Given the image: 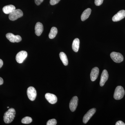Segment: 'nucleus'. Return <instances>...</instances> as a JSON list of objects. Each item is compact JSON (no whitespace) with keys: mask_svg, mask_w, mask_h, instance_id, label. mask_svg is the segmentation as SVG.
Listing matches in <instances>:
<instances>
[{"mask_svg":"<svg viewBox=\"0 0 125 125\" xmlns=\"http://www.w3.org/2000/svg\"><path fill=\"white\" fill-rule=\"evenodd\" d=\"M15 111L14 108H10L4 114L3 118L5 123L9 124L12 122L15 118Z\"/></svg>","mask_w":125,"mask_h":125,"instance_id":"1","label":"nucleus"},{"mask_svg":"<svg viewBox=\"0 0 125 125\" xmlns=\"http://www.w3.org/2000/svg\"><path fill=\"white\" fill-rule=\"evenodd\" d=\"M125 94V91L123 87L121 86L116 87L115 89L114 98L116 100H120L123 97Z\"/></svg>","mask_w":125,"mask_h":125,"instance_id":"2","label":"nucleus"},{"mask_svg":"<svg viewBox=\"0 0 125 125\" xmlns=\"http://www.w3.org/2000/svg\"><path fill=\"white\" fill-rule=\"evenodd\" d=\"M23 16L22 11L20 9H15L10 14L9 19L10 20L14 21L21 18Z\"/></svg>","mask_w":125,"mask_h":125,"instance_id":"3","label":"nucleus"},{"mask_svg":"<svg viewBox=\"0 0 125 125\" xmlns=\"http://www.w3.org/2000/svg\"><path fill=\"white\" fill-rule=\"evenodd\" d=\"M110 56L112 60L116 63H120L124 60L123 55L119 52H113L110 54Z\"/></svg>","mask_w":125,"mask_h":125,"instance_id":"4","label":"nucleus"},{"mask_svg":"<svg viewBox=\"0 0 125 125\" xmlns=\"http://www.w3.org/2000/svg\"><path fill=\"white\" fill-rule=\"evenodd\" d=\"M27 94L30 101H33L35 100L37 96V92L34 88L33 87H29L27 89Z\"/></svg>","mask_w":125,"mask_h":125,"instance_id":"5","label":"nucleus"},{"mask_svg":"<svg viewBox=\"0 0 125 125\" xmlns=\"http://www.w3.org/2000/svg\"><path fill=\"white\" fill-rule=\"evenodd\" d=\"M28 56L27 52L25 51H21L18 52L16 56V60L17 62L19 63H22L25 60Z\"/></svg>","mask_w":125,"mask_h":125,"instance_id":"6","label":"nucleus"},{"mask_svg":"<svg viewBox=\"0 0 125 125\" xmlns=\"http://www.w3.org/2000/svg\"><path fill=\"white\" fill-rule=\"evenodd\" d=\"M6 37L11 42H19L22 40V38L19 35L15 36L13 33H7L6 34Z\"/></svg>","mask_w":125,"mask_h":125,"instance_id":"7","label":"nucleus"},{"mask_svg":"<svg viewBox=\"0 0 125 125\" xmlns=\"http://www.w3.org/2000/svg\"><path fill=\"white\" fill-rule=\"evenodd\" d=\"M96 109L95 108H93L90 109L83 117V122L84 123L86 124L89 121L90 118L93 116L96 112Z\"/></svg>","mask_w":125,"mask_h":125,"instance_id":"8","label":"nucleus"},{"mask_svg":"<svg viewBox=\"0 0 125 125\" xmlns=\"http://www.w3.org/2000/svg\"><path fill=\"white\" fill-rule=\"evenodd\" d=\"M78 98L77 96H74L71 100L69 104V107L72 112L76 110L78 105Z\"/></svg>","mask_w":125,"mask_h":125,"instance_id":"9","label":"nucleus"},{"mask_svg":"<svg viewBox=\"0 0 125 125\" xmlns=\"http://www.w3.org/2000/svg\"><path fill=\"white\" fill-rule=\"evenodd\" d=\"M125 17V10H120L112 18L113 21L117 22L123 19Z\"/></svg>","mask_w":125,"mask_h":125,"instance_id":"10","label":"nucleus"},{"mask_svg":"<svg viewBox=\"0 0 125 125\" xmlns=\"http://www.w3.org/2000/svg\"><path fill=\"white\" fill-rule=\"evenodd\" d=\"M45 97L47 101L51 104H55L57 102V97L53 94L48 93L45 94Z\"/></svg>","mask_w":125,"mask_h":125,"instance_id":"11","label":"nucleus"},{"mask_svg":"<svg viewBox=\"0 0 125 125\" xmlns=\"http://www.w3.org/2000/svg\"><path fill=\"white\" fill-rule=\"evenodd\" d=\"M108 78V74L107 71L106 70L103 71L101 75L100 85L101 87H103L105 84Z\"/></svg>","mask_w":125,"mask_h":125,"instance_id":"12","label":"nucleus"},{"mask_svg":"<svg viewBox=\"0 0 125 125\" xmlns=\"http://www.w3.org/2000/svg\"><path fill=\"white\" fill-rule=\"evenodd\" d=\"M99 73V69L97 67H94L92 69L90 73V78L92 81H94L98 78Z\"/></svg>","mask_w":125,"mask_h":125,"instance_id":"13","label":"nucleus"},{"mask_svg":"<svg viewBox=\"0 0 125 125\" xmlns=\"http://www.w3.org/2000/svg\"><path fill=\"white\" fill-rule=\"evenodd\" d=\"M35 34L37 36H39L43 31V25L42 23L38 22L36 24L35 27Z\"/></svg>","mask_w":125,"mask_h":125,"instance_id":"14","label":"nucleus"},{"mask_svg":"<svg viewBox=\"0 0 125 125\" xmlns=\"http://www.w3.org/2000/svg\"><path fill=\"white\" fill-rule=\"evenodd\" d=\"M15 9V7L13 5H8L3 7L2 11L5 14H10Z\"/></svg>","mask_w":125,"mask_h":125,"instance_id":"15","label":"nucleus"},{"mask_svg":"<svg viewBox=\"0 0 125 125\" xmlns=\"http://www.w3.org/2000/svg\"><path fill=\"white\" fill-rule=\"evenodd\" d=\"M91 11L92 10L90 8H88L84 10L81 15V20L83 21L87 20L90 15Z\"/></svg>","mask_w":125,"mask_h":125,"instance_id":"16","label":"nucleus"},{"mask_svg":"<svg viewBox=\"0 0 125 125\" xmlns=\"http://www.w3.org/2000/svg\"><path fill=\"white\" fill-rule=\"evenodd\" d=\"M80 46V40L78 38L74 39L72 45V49L75 52H77L79 51Z\"/></svg>","mask_w":125,"mask_h":125,"instance_id":"17","label":"nucleus"},{"mask_svg":"<svg viewBox=\"0 0 125 125\" xmlns=\"http://www.w3.org/2000/svg\"><path fill=\"white\" fill-rule=\"evenodd\" d=\"M60 57L63 64L65 66H67L68 64V60L67 56L64 52H61L60 54Z\"/></svg>","mask_w":125,"mask_h":125,"instance_id":"18","label":"nucleus"},{"mask_svg":"<svg viewBox=\"0 0 125 125\" xmlns=\"http://www.w3.org/2000/svg\"><path fill=\"white\" fill-rule=\"evenodd\" d=\"M58 32V30L56 27H53L51 29L49 34V38L52 39L55 38Z\"/></svg>","mask_w":125,"mask_h":125,"instance_id":"19","label":"nucleus"},{"mask_svg":"<svg viewBox=\"0 0 125 125\" xmlns=\"http://www.w3.org/2000/svg\"><path fill=\"white\" fill-rule=\"evenodd\" d=\"M32 121V118L30 117L26 116L24 117L22 120L21 122L23 124H28L31 123Z\"/></svg>","mask_w":125,"mask_h":125,"instance_id":"20","label":"nucleus"},{"mask_svg":"<svg viewBox=\"0 0 125 125\" xmlns=\"http://www.w3.org/2000/svg\"><path fill=\"white\" fill-rule=\"evenodd\" d=\"M56 124L57 121L55 119H52L49 120L47 123V125H56Z\"/></svg>","mask_w":125,"mask_h":125,"instance_id":"21","label":"nucleus"},{"mask_svg":"<svg viewBox=\"0 0 125 125\" xmlns=\"http://www.w3.org/2000/svg\"><path fill=\"white\" fill-rule=\"evenodd\" d=\"M104 0H95L94 3L96 5L99 6L102 4Z\"/></svg>","mask_w":125,"mask_h":125,"instance_id":"22","label":"nucleus"},{"mask_svg":"<svg viewBox=\"0 0 125 125\" xmlns=\"http://www.w3.org/2000/svg\"><path fill=\"white\" fill-rule=\"evenodd\" d=\"M61 0H50V4L52 5L56 4L60 2Z\"/></svg>","mask_w":125,"mask_h":125,"instance_id":"23","label":"nucleus"},{"mask_svg":"<svg viewBox=\"0 0 125 125\" xmlns=\"http://www.w3.org/2000/svg\"><path fill=\"white\" fill-rule=\"evenodd\" d=\"M43 0H34L35 3L37 5H39L43 1Z\"/></svg>","mask_w":125,"mask_h":125,"instance_id":"24","label":"nucleus"},{"mask_svg":"<svg viewBox=\"0 0 125 125\" xmlns=\"http://www.w3.org/2000/svg\"><path fill=\"white\" fill-rule=\"evenodd\" d=\"M116 125H125V124L122 121H119L116 123Z\"/></svg>","mask_w":125,"mask_h":125,"instance_id":"25","label":"nucleus"},{"mask_svg":"<svg viewBox=\"0 0 125 125\" xmlns=\"http://www.w3.org/2000/svg\"><path fill=\"white\" fill-rule=\"evenodd\" d=\"M4 83V81L2 78L0 77V85H2Z\"/></svg>","mask_w":125,"mask_h":125,"instance_id":"26","label":"nucleus"},{"mask_svg":"<svg viewBox=\"0 0 125 125\" xmlns=\"http://www.w3.org/2000/svg\"><path fill=\"white\" fill-rule=\"evenodd\" d=\"M3 64V62L1 59H0V69L2 67Z\"/></svg>","mask_w":125,"mask_h":125,"instance_id":"27","label":"nucleus"},{"mask_svg":"<svg viewBox=\"0 0 125 125\" xmlns=\"http://www.w3.org/2000/svg\"><path fill=\"white\" fill-rule=\"evenodd\" d=\"M7 108H9V107H7Z\"/></svg>","mask_w":125,"mask_h":125,"instance_id":"28","label":"nucleus"}]
</instances>
